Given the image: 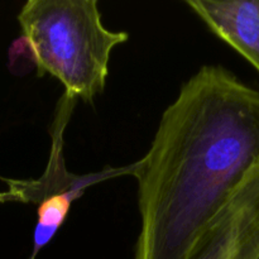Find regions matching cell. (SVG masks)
I'll return each mask as SVG.
<instances>
[{"instance_id":"1","label":"cell","mask_w":259,"mask_h":259,"mask_svg":"<svg viewBox=\"0 0 259 259\" xmlns=\"http://www.w3.org/2000/svg\"><path fill=\"white\" fill-rule=\"evenodd\" d=\"M259 166V91L204 66L164 110L134 163L141 232L134 259H185Z\"/></svg>"},{"instance_id":"2","label":"cell","mask_w":259,"mask_h":259,"mask_svg":"<svg viewBox=\"0 0 259 259\" xmlns=\"http://www.w3.org/2000/svg\"><path fill=\"white\" fill-rule=\"evenodd\" d=\"M18 20L38 76H53L85 103L103 93L111 52L129 38L103 24L96 0H29Z\"/></svg>"},{"instance_id":"3","label":"cell","mask_w":259,"mask_h":259,"mask_svg":"<svg viewBox=\"0 0 259 259\" xmlns=\"http://www.w3.org/2000/svg\"><path fill=\"white\" fill-rule=\"evenodd\" d=\"M259 253V166L252 169L185 259H255Z\"/></svg>"},{"instance_id":"4","label":"cell","mask_w":259,"mask_h":259,"mask_svg":"<svg viewBox=\"0 0 259 259\" xmlns=\"http://www.w3.org/2000/svg\"><path fill=\"white\" fill-rule=\"evenodd\" d=\"M76 100L68 98L65 94L60 99L58 109L56 111L55 121L51 128L52 136V148L45 174L37 180H9L5 179L8 190L0 194V202H23V204H40L47 197L63 192L86 191V189L98 182L109 179L132 175L133 176L134 163L131 166L114 168L108 167L100 172L90 175L70 174L66 169L63 158V133L70 120L71 113L75 106Z\"/></svg>"},{"instance_id":"5","label":"cell","mask_w":259,"mask_h":259,"mask_svg":"<svg viewBox=\"0 0 259 259\" xmlns=\"http://www.w3.org/2000/svg\"><path fill=\"white\" fill-rule=\"evenodd\" d=\"M185 4L259 72V0H186Z\"/></svg>"},{"instance_id":"6","label":"cell","mask_w":259,"mask_h":259,"mask_svg":"<svg viewBox=\"0 0 259 259\" xmlns=\"http://www.w3.org/2000/svg\"><path fill=\"white\" fill-rule=\"evenodd\" d=\"M83 194L85 191L80 190L63 192L47 197L38 204V222L33 235V250L29 259H35L40 249L53 239L70 214L73 201L80 199Z\"/></svg>"},{"instance_id":"7","label":"cell","mask_w":259,"mask_h":259,"mask_svg":"<svg viewBox=\"0 0 259 259\" xmlns=\"http://www.w3.org/2000/svg\"><path fill=\"white\" fill-rule=\"evenodd\" d=\"M255 259H259V253H258V255H257V258H255Z\"/></svg>"}]
</instances>
